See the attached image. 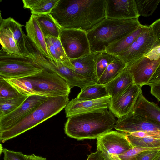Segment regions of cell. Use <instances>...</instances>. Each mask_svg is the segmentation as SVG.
Returning <instances> with one entry per match:
<instances>
[{"instance_id":"cell-1","label":"cell","mask_w":160,"mask_h":160,"mask_svg":"<svg viewBox=\"0 0 160 160\" xmlns=\"http://www.w3.org/2000/svg\"><path fill=\"white\" fill-rule=\"evenodd\" d=\"M106 0H59L50 14L58 26L87 32L106 18Z\"/></svg>"},{"instance_id":"cell-2","label":"cell","mask_w":160,"mask_h":160,"mask_svg":"<svg viewBox=\"0 0 160 160\" xmlns=\"http://www.w3.org/2000/svg\"><path fill=\"white\" fill-rule=\"evenodd\" d=\"M108 108L79 114L68 118L65 134L78 140L97 139L114 128L117 120Z\"/></svg>"},{"instance_id":"cell-3","label":"cell","mask_w":160,"mask_h":160,"mask_svg":"<svg viewBox=\"0 0 160 160\" xmlns=\"http://www.w3.org/2000/svg\"><path fill=\"white\" fill-rule=\"evenodd\" d=\"M142 25L138 18L126 20L106 18L86 32L91 52L105 51L108 47L124 38Z\"/></svg>"},{"instance_id":"cell-4","label":"cell","mask_w":160,"mask_h":160,"mask_svg":"<svg viewBox=\"0 0 160 160\" xmlns=\"http://www.w3.org/2000/svg\"><path fill=\"white\" fill-rule=\"evenodd\" d=\"M68 95L47 98L36 109L10 129L0 132L2 142L15 138L59 113L69 102Z\"/></svg>"},{"instance_id":"cell-5","label":"cell","mask_w":160,"mask_h":160,"mask_svg":"<svg viewBox=\"0 0 160 160\" xmlns=\"http://www.w3.org/2000/svg\"><path fill=\"white\" fill-rule=\"evenodd\" d=\"M43 68L33 58L0 51V77L5 79L25 78L39 72Z\"/></svg>"},{"instance_id":"cell-6","label":"cell","mask_w":160,"mask_h":160,"mask_svg":"<svg viewBox=\"0 0 160 160\" xmlns=\"http://www.w3.org/2000/svg\"><path fill=\"white\" fill-rule=\"evenodd\" d=\"M32 83L36 95L47 98L68 95L71 87L57 74L44 68L34 75L26 77Z\"/></svg>"},{"instance_id":"cell-7","label":"cell","mask_w":160,"mask_h":160,"mask_svg":"<svg viewBox=\"0 0 160 160\" xmlns=\"http://www.w3.org/2000/svg\"><path fill=\"white\" fill-rule=\"evenodd\" d=\"M35 50L32 58L43 68L57 74L64 79L71 88L76 86L80 88L81 90L88 86L97 83L77 73L61 62L47 59L37 49Z\"/></svg>"},{"instance_id":"cell-8","label":"cell","mask_w":160,"mask_h":160,"mask_svg":"<svg viewBox=\"0 0 160 160\" xmlns=\"http://www.w3.org/2000/svg\"><path fill=\"white\" fill-rule=\"evenodd\" d=\"M97 139V149L104 160H120L119 156L133 147L125 133L117 130L110 131Z\"/></svg>"},{"instance_id":"cell-9","label":"cell","mask_w":160,"mask_h":160,"mask_svg":"<svg viewBox=\"0 0 160 160\" xmlns=\"http://www.w3.org/2000/svg\"><path fill=\"white\" fill-rule=\"evenodd\" d=\"M60 29L59 38L69 59L78 58L91 52L86 32L60 27Z\"/></svg>"},{"instance_id":"cell-10","label":"cell","mask_w":160,"mask_h":160,"mask_svg":"<svg viewBox=\"0 0 160 160\" xmlns=\"http://www.w3.org/2000/svg\"><path fill=\"white\" fill-rule=\"evenodd\" d=\"M156 45L150 26H148L126 50L115 56L128 66L144 56Z\"/></svg>"},{"instance_id":"cell-11","label":"cell","mask_w":160,"mask_h":160,"mask_svg":"<svg viewBox=\"0 0 160 160\" xmlns=\"http://www.w3.org/2000/svg\"><path fill=\"white\" fill-rule=\"evenodd\" d=\"M47 98L37 95L28 96L20 106L11 113L0 118V132L14 126L36 109Z\"/></svg>"},{"instance_id":"cell-12","label":"cell","mask_w":160,"mask_h":160,"mask_svg":"<svg viewBox=\"0 0 160 160\" xmlns=\"http://www.w3.org/2000/svg\"><path fill=\"white\" fill-rule=\"evenodd\" d=\"M114 128L125 133L136 132L160 133V125L139 117L132 112L117 120Z\"/></svg>"},{"instance_id":"cell-13","label":"cell","mask_w":160,"mask_h":160,"mask_svg":"<svg viewBox=\"0 0 160 160\" xmlns=\"http://www.w3.org/2000/svg\"><path fill=\"white\" fill-rule=\"evenodd\" d=\"M142 87L133 83L130 85L121 95L111 100L110 111L118 118L132 112Z\"/></svg>"},{"instance_id":"cell-14","label":"cell","mask_w":160,"mask_h":160,"mask_svg":"<svg viewBox=\"0 0 160 160\" xmlns=\"http://www.w3.org/2000/svg\"><path fill=\"white\" fill-rule=\"evenodd\" d=\"M160 62L151 60L144 56L133 62L127 67L132 75L135 84L142 87L147 85Z\"/></svg>"},{"instance_id":"cell-15","label":"cell","mask_w":160,"mask_h":160,"mask_svg":"<svg viewBox=\"0 0 160 160\" xmlns=\"http://www.w3.org/2000/svg\"><path fill=\"white\" fill-rule=\"evenodd\" d=\"M111 102L110 95L94 100L79 101L73 99L65 108L66 117L68 118L101 109H108Z\"/></svg>"},{"instance_id":"cell-16","label":"cell","mask_w":160,"mask_h":160,"mask_svg":"<svg viewBox=\"0 0 160 160\" xmlns=\"http://www.w3.org/2000/svg\"><path fill=\"white\" fill-rule=\"evenodd\" d=\"M106 18L126 20L138 18L135 0H106Z\"/></svg>"},{"instance_id":"cell-17","label":"cell","mask_w":160,"mask_h":160,"mask_svg":"<svg viewBox=\"0 0 160 160\" xmlns=\"http://www.w3.org/2000/svg\"><path fill=\"white\" fill-rule=\"evenodd\" d=\"M100 52H91L78 58L69 59L70 63L69 68L78 74L98 83L96 64Z\"/></svg>"},{"instance_id":"cell-18","label":"cell","mask_w":160,"mask_h":160,"mask_svg":"<svg viewBox=\"0 0 160 160\" xmlns=\"http://www.w3.org/2000/svg\"><path fill=\"white\" fill-rule=\"evenodd\" d=\"M25 29L27 36L37 49L43 56L53 60L48 51L45 37L35 15L32 14L26 22Z\"/></svg>"},{"instance_id":"cell-19","label":"cell","mask_w":160,"mask_h":160,"mask_svg":"<svg viewBox=\"0 0 160 160\" xmlns=\"http://www.w3.org/2000/svg\"><path fill=\"white\" fill-rule=\"evenodd\" d=\"M137 115L160 125V108L148 101L142 92L139 94L132 111Z\"/></svg>"},{"instance_id":"cell-20","label":"cell","mask_w":160,"mask_h":160,"mask_svg":"<svg viewBox=\"0 0 160 160\" xmlns=\"http://www.w3.org/2000/svg\"><path fill=\"white\" fill-rule=\"evenodd\" d=\"M0 20L11 31L18 49L22 56L32 58L35 50L30 44L28 38L24 33L22 25L10 17L3 19L1 17Z\"/></svg>"},{"instance_id":"cell-21","label":"cell","mask_w":160,"mask_h":160,"mask_svg":"<svg viewBox=\"0 0 160 160\" xmlns=\"http://www.w3.org/2000/svg\"><path fill=\"white\" fill-rule=\"evenodd\" d=\"M133 83H134L133 76L127 67L118 76L104 85L112 100L119 96Z\"/></svg>"},{"instance_id":"cell-22","label":"cell","mask_w":160,"mask_h":160,"mask_svg":"<svg viewBox=\"0 0 160 160\" xmlns=\"http://www.w3.org/2000/svg\"><path fill=\"white\" fill-rule=\"evenodd\" d=\"M147 26L142 25L136 30L124 38L108 47L105 52L114 56L124 52L144 31Z\"/></svg>"},{"instance_id":"cell-23","label":"cell","mask_w":160,"mask_h":160,"mask_svg":"<svg viewBox=\"0 0 160 160\" xmlns=\"http://www.w3.org/2000/svg\"><path fill=\"white\" fill-rule=\"evenodd\" d=\"M59 0H23L24 8L30 10L32 14L42 15L50 13Z\"/></svg>"},{"instance_id":"cell-24","label":"cell","mask_w":160,"mask_h":160,"mask_svg":"<svg viewBox=\"0 0 160 160\" xmlns=\"http://www.w3.org/2000/svg\"><path fill=\"white\" fill-rule=\"evenodd\" d=\"M0 42L2 49L6 52L23 56L20 52L9 28L0 20Z\"/></svg>"},{"instance_id":"cell-25","label":"cell","mask_w":160,"mask_h":160,"mask_svg":"<svg viewBox=\"0 0 160 160\" xmlns=\"http://www.w3.org/2000/svg\"><path fill=\"white\" fill-rule=\"evenodd\" d=\"M122 60L114 55L112 60L98 80V83L104 85L120 74L127 67Z\"/></svg>"},{"instance_id":"cell-26","label":"cell","mask_w":160,"mask_h":160,"mask_svg":"<svg viewBox=\"0 0 160 160\" xmlns=\"http://www.w3.org/2000/svg\"><path fill=\"white\" fill-rule=\"evenodd\" d=\"M35 15L45 37L49 36L59 38L60 27L50 13Z\"/></svg>"},{"instance_id":"cell-27","label":"cell","mask_w":160,"mask_h":160,"mask_svg":"<svg viewBox=\"0 0 160 160\" xmlns=\"http://www.w3.org/2000/svg\"><path fill=\"white\" fill-rule=\"evenodd\" d=\"M109 95L104 85L98 83L81 89L75 98L79 101L94 100Z\"/></svg>"},{"instance_id":"cell-28","label":"cell","mask_w":160,"mask_h":160,"mask_svg":"<svg viewBox=\"0 0 160 160\" xmlns=\"http://www.w3.org/2000/svg\"><path fill=\"white\" fill-rule=\"evenodd\" d=\"M5 79L22 95H36L32 83L26 77Z\"/></svg>"},{"instance_id":"cell-29","label":"cell","mask_w":160,"mask_h":160,"mask_svg":"<svg viewBox=\"0 0 160 160\" xmlns=\"http://www.w3.org/2000/svg\"><path fill=\"white\" fill-rule=\"evenodd\" d=\"M125 134L133 147L155 148L160 147V139L150 137H138Z\"/></svg>"},{"instance_id":"cell-30","label":"cell","mask_w":160,"mask_h":160,"mask_svg":"<svg viewBox=\"0 0 160 160\" xmlns=\"http://www.w3.org/2000/svg\"><path fill=\"white\" fill-rule=\"evenodd\" d=\"M138 16L152 15L160 3V0H135Z\"/></svg>"},{"instance_id":"cell-31","label":"cell","mask_w":160,"mask_h":160,"mask_svg":"<svg viewBox=\"0 0 160 160\" xmlns=\"http://www.w3.org/2000/svg\"><path fill=\"white\" fill-rule=\"evenodd\" d=\"M28 96L22 95L14 98L0 100V118L11 113L20 106Z\"/></svg>"},{"instance_id":"cell-32","label":"cell","mask_w":160,"mask_h":160,"mask_svg":"<svg viewBox=\"0 0 160 160\" xmlns=\"http://www.w3.org/2000/svg\"><path fill=\"white\" fill-rule=\"evenodd\" d=\"M22 96L4 78L0 77V100L11 99Z\"/></svg>"},{"instance_id":"cell-33","label":"cell","mask_w":160,"mask_h":160,"mask_svg":"<svg viewBox=\"0 0 160 160\" xmlns=\"http://www.w3.org/2000/svg\"><path fill=\"white\" fill-rule=\"evenodd\" d=\"M114 55L106 52H100L96 61V71L98 79L112 60Z\"/></svg>"},{"instance_id":"cell-34","label":"cell","mask_w":160,"mask_h":160,"mask_svg":"<svg viewBox=\"0 0 160 160\" xmlns=\"http://www.w3.org/2000/svg\"><path fill=\"white\" fill-rule=\"evenodd\" d=\"M49 37L58 56L60 61L63 62L68 61L69 59L65 53L59 38L50 36Z\"/></svg>"},{"instance_id":"cell-35","label":"cell","mask_w":160,"mask_h":160,"mask_svg":"<svg viewBox=\"0 0 160 160\" xmlns=\"http://www.w3.org/2000/svg\"><path fill=\"white\" fill-rule=\"evenodd\" d=\"M4 160H25V155L21 152H15L6 148L2 149Z\"/></svg>"},{"instance_id":"cell-36","label":"cell","mask_w":160,"mask_h":160,"mask_svg":"<svg viewBox=\"0 0 160 160\" xmlns=\"http://www.w3.org/2000/svg\"><path fill=\"white\" fill-rule=\"evenodd\" d=\"M160 150H151L142 152L136 156V160H153L159 154Z\"/></svg>"},{"instance_id":"cell-37","label":"cell","mask_w":160,"mask_h":160,"mask_svg":"<svg viewBox=\"0 0 160 160\" xmlns=\"http://www.w3.org/2000/svg\"><path fill=\"white\" fill-rule=\"evenodd\" d=\"M157 45H160V18L150 26Z\"/></svg>"},{"instance_id":"cell-38","label":"cell","mask_w":160,"mask_h":160,"mask_svg":"<svg viewBox=\"0 0 160 160\" xmlns=\"http://www.w3.org/2000/svg\"><path fill=\"white\" fill-rule=\"evenodd\" d=\"M45 39L48 51L53 60L60 61L58 56L55 49L49 36H46Z\"/></svg>"},{"instance_id":"cell-39","label":"cell","mask_w":160,"mask_h":160,"mask_svg":"<svg viewBox=\"0 0 160 160\" xmlns=\"http://www.w3.org/2000/svg\"><path fill=\"white\" fill-rule=\"evenodd\" d=\"M144 56L151 60H159L160 58V45L156 46Z\"/></svg>"},{"instance_id":"cell-40","label":"cell","mask_w":160,"mask_h":160,"mask_svg":"<svg viewBox=\"0 0 160 160\" xmlns=\"http://www.w3.org/2000/svg\"><path fill=\"white\" fill-rule=\"evenodd\" d=\"M149 86L151 93L160 102V84H154Z\"/></svg>"},{"instance_id":"cell-41","label":"cell","mask_w":160,"mask_h":160,"mask_svg":"<svg viewBox=\"0 0 160 160\" xmlns=\"http://www.w3.org/2000/svg\"><path fill=\"white\" fill-rule=\"evenodd\" d=\"M160 81V62L154 74L147 85L150 86Z\"/></svg>"},{"instance_id":"cell-42","label":"cell","mask_w":160,"mask_h":160,"mask_svg":"<svg viewBox=\"0 0 160 160\" xmlns=\"http://www.w3.org/2000/svg\"><path fill=\"white\" fill-rule=\"evenodd\" d=\"M103 160V158L101 152L99 150L97 149V150L95 152H92L88 155L87 160Z\"/></svg>"},{"instance_id":"cell-43","label":"cell","mask_w":160,"mask_h":160,"mask_svg":"<svg viewBox=\"0 0 160 160\" xmlns=\"http://www.w3.org/2000/svg\"><path fill=\"white\" fill-rule=\"evenodd\" d=\"M25 160H46L45 158L37 156L34 154L31 155H25Z\"/></svg>"},{"instance_id":"cell-44","label":"cell","mask_w":160,"mask_h":160,"mask_svg":"<svg viewBox=\"0 0 160 160\" xmlns=\"http://www.w3.org/2000/svg\"><path fill=\"white\" fill-rule=\"evenodd\" d=\"M153 160H160V150L158 155Z\"/></svg>"},{"instance_id":"cell-45","label":"cell","mask_w":160,"mask_h":160,"mask_svg":"<svg viewBox=\"0 0 160 160\" xmlns=\"http://www.w3.org/2000/svg\"><path fill=\"white\" fill-rule=\"evenodd\" d=\"M155 83H158V84H160V81L158 82H157V83H154V84H155Z\"/></svg>"},{"instance_id":"cell-46","label":"cell","mask_w":160,"mask_h":160,"mask_svg":"<svg viewBox=\"0 0 160 160\" xmlns=\"http://www.w3.org/2000/svg\"></svg>"}]
</instances>
